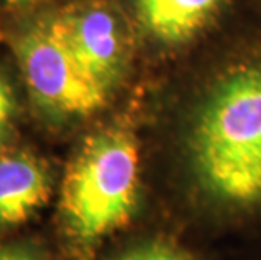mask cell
Instances as JSON below:
<instances>
[{
  "label": "cell",
  "instance_id": "7",
  "mask_svg": "<svg viewBox=\"0 0 261 260\" xmlns=\"http://www.w3.org/2000/svg\"><path fill=\"white\" fill-rule=\"evenodd\" d=\"M115 260H194V257L174 243L148 240L126 248Z\"/></svg>",
  "mask_w": 261,
  "mask_h": 260
},
{
  "label": "cell",
  "instance_id": "1",
  "mask_svg": "<svg viewBox=\"0 0 261 260\" xmlns=\"http://www.w3.org/2000/svg\"><path fill=\"white\" fill-rule=\"evenodd\" d=\"M187 154L205 198L261 208V64H238L214 81L192 119Z\"/></svg>",
  "mask_w": 261,
  "mask_h": 260
},
{
  "label": "cell",
  "instance_id": "4",
  "mask_svg": "<svg viewBox=\"0 0 261 260\" xmlns=\"http://www.w3.org/2000/svg\"><path fill=\"white\" fill-rule=\"evenodd\" d=\"M51 22L86 73L112 93L126 61V42L116 14L105 4L85 2L51 15Z\"/></svg>",
  "mask_w": 261,
  "mask_h": 260
},
{
  "label": "cell",
  "instance_id": "2",
  "mask_svg": "<svg viewBox=\"0 0 261 260\" xmlns=\"http://www.w3.org/2000/svg\"><path fill=\"white\" fill-rule=\"evenodd\" d=\"M138 186V147L132 132L107 127L83 140L61 187V223L80 260H91L99 243L130 223Z\"/></svg>",
  "mask_w": 261,
  "mask_h": 260
},
{
  "label": "cell",
  "instance_id": "10",
  "mask_svg": "<svg viewBox=\"0 0 261 260\" xmlns=\"http://www.w3.org/2000/svg\"><path fill=\"white\" fill-rule=\"evenodd\" d=\"M0 2L7 4V5H14V7H31V5L47 2V0H0Z\"/></svg>",
  "mask_w": 261,
  "mask_h": 260
},
{
  "label": "cell",
  "instance_id": "9",
  "mask_svg": "<svg viewBox=\"0 0 261 260\" xmlns=\"http://www.w3.org/2000/svg\"><path fill=\"white\" fill-rule=\"evenodd\" d=\"M0 260H49L41 247L31 242L0 243Z\"/></svg>",
  "mask_w": 261,
  "mask_h": 260
},
{
  "label": "cell",
  "instance_id": "8",
  "mask_svg": "<svg viewBox=\"0 0 261 260\" xmlns=\"http://www.w3.org/2000/svg\"><path fill=\"white\" fill-rule=\"evenodd\" d=\"M17 110L19 105L14 88L7 76L0 71V149L7 146L12 139Z\"/></svg>",
  "mask_w": 261,
  "mask_h": 260
},
{
  "label": "cell",
  "instance_id": "6",
  "mask_svg": "<svg viewBox=\"0 0 261 260\" xmlns=\"http://www.w3.org/2000/svg\"><path fill=\"white\" fill-rule=\"evenodd\" d=\"M221 4L223 0H132L147 34L167 46L184 44L197 36Z\"/></svg>",
  "mask_w": 261,
  "mask_h": 260
},
{
  "label": "cell",
  "instance_id": "3",
  "mask_svg": "<svg viewBox=\"0 0 261 260\" xmlns=\"http://www.w3.org/2000/svg\"><path fill=\"white\" fill-rule=\"evenodd\" d=\"M14 49L27 90L46 117L58 122L81 120L108 103L112 93L77 63L51 17L22 31Z\"/></svg>",
  "mask_w": 261,
  "mask_h": 260
},
{
  "label": "cell",
  "instance_id": "5",
  "mask_svg": "<svg viewBox=\"0 0 261 260\" xmlns=\"http://www.w3.org/2000/svg\"><path fill=\"white\" fill-rule=\"evenodd\" d=\"M49 195L51 174L37 156L27 151L0 154V231L25 223Z\"/></svg>",
  "mask_w": 261,
  "mask_h": 260
}]
</instances>
